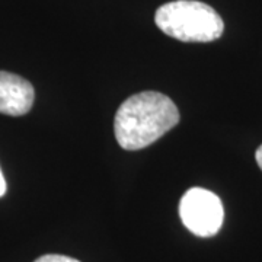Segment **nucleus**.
Listing matches in <instances>:
<instances>
[{
    "label": "nucleus",
    "mask_w": 262,
    "mask_h": 262,
    "mask_svg": "<svg viewBox=\"0 0 262 262\" xmlns=\"http://www.w3.org/2000/svg\"><path fill=\"white\" fill-rule=\"evenodd\" d=\"M179 122V111L166 95L146 91L130 96L120 105L114 133L124 150H140L159 140Z\"/></svg>",
    "instance_id": "1"
},
{
    "label": "nucleus",
    "mask_w": 262,
    "mask_h": 262,
    "mask_svg": "<svg viewBox=\"0 0 262 262\" xmlns=\"http://www.w3.org/2000/svg\"><path fill=\"white\" fill-rule=\"evenodd\" d=\"M155 22L163 34L184 42H211L225 31L220 15L196 0H175L162 5L156 10Z\"/></svg>",
    "instance_id": "2"
},
{
    "label": "nucleus",
    "mask_w": 262,
    "mask_h": 262,
    "mask_svg": "<svg viewBox=\"0 0 262 262\" xmlns=\"http://www.w3.org/2000/svg\"><path fill=\"white\" fill-rule=\"evenodd\" d=\"M179 215L189 232L200 237H210L223 225L225 210L214 192L204 188H191L181 198Z\"/></svg>",
    "instance_id": "3"
},
{
    "label": "nucleus",
    "mask_w": 262,
    "mask_h": 262,
    "mask_svg": "<svg viewBox=\"0 0 262 262\" xmlns=\"http://www.w3.org/2000/svg\"><path fill=\"white\" fill-rule=\"evenodd\" d=\"M35 99L34 86L27 79L0 72V114L20 117L31 111Z\"/></svg>",
    "instance_id": "4"
},
{
    "label": "nucleus",
    "mask_w": 262,
    "mask_h": 262,
    "mask_svg": "<svg viewBox=\"0 0 262 262\" xmlns=\"http://www.w3.org/2000/svg\"><path fill=\"white\" fill-rule=\"evenodd\" d=\"M34 262H80L75 259V258H70V256H66V255H56V253H48V255H42L39 256L38 259Z\"/></svg>",
    "instance_id": "5"
},
{
    "label": "nucleus",
    "mask_w": 262,
    "mask_h": 262,
    "mask_svg": "<svg viewBox=\"0 0 262 262\" xmlns=\"http://www.w3.org/2000/svg\"><path fill=\"white\" fill-rule=\"evenodd\" d=\"M6 181H5V177H3V173H2V169H0V196H3L6 194Z\"/></svg>",
    "instance_id": "6"
},
{
    "label": "nucleus",
    "mask_w": 262,
    "mask_h": 262,
    "mask_svg": "<svg viewBox=\"0 0 262 262\" xmlns=\"http://www.w3.org/2000/svg\"><path fill=\"white\" fill-rule=\"evenodd\" d=\"M255 159H256V163H258V166H259L262 170V144L258 147L256 153H255Z\"/></svg>",
    "instance_id": "7"
}]
</instances>
